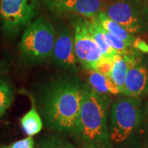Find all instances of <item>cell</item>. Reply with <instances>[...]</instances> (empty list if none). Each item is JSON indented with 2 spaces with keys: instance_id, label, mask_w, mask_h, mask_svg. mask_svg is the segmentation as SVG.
Wrapping results in <instances>:
<instances>
[{
  "instance_id": "1",
  "label": "cell",
  "mask_w": 148,
  "mask_h": 148,
  "mask_svg": "<svg viewBox=\"0 0 148 148\" xmlns=\"http://www.w3.org/2000/svg\"><path fill=\"white\" fill-rule=\"evenodd\" d=\"M85 85L77 77H60L40 87L35 100L49 129L74 138Z\"/></svg>"
},
{
  "instance_id": "2",
  "label": "cell",
  "mask_w": 148,
  "mask_h": 148,
  "mask_svg": "<svg viewBox=\"0 0 148 148\" xmlns=\"http://www.w3.org/2000/svg\"><path fill=\"white\" fill-rule=\"evenodd\" d=\"M110 101L85 85L77 132L74 136L82 146L90 148H113L110 140Z\"/></svg>"
},
{
  "instance_id": "3",
  "label": "cell",
  "mask_w": 148,
  "mask_h": 148,
  "mask_svg": "<svg viewBox=\"0 0 148 148\" xmlns=\"http://www.w3.org/2000/svg\"><path fill=\"white\" fill-rule=\"evenodd\" d=\"M143 102L138 97L124 96L112 103L110 110V140L113 148H132L143 126Z\"/></svg>"
},
{
  "instance_id": "4",
  "label": "cell",
  "mask_w": 148,
  "mask_h": 148,
  "mask_svg": "<svg viewBox=\"0 0 148 148\" xmlns=\"http://www.w3.org/2000/svg\"><path fill=\"white\" fill-rule=\"evenodd\" d=\"M56 32L53 25L39 17L25 29L18 45L21 59L27 64H38L53 53Z\"/></svg>"
},
{
  "instance_id": "5",
  "label": "cell",
  "mask_w": 148,
  "mask_h": 148,
  "mask_svg": "<svg viewBox=\"0 0 148 148\" xmlns=\"http://www.w3.org/2000/svg\"><path fill=\"white\" fill-rule=\"evenodd\" d=\"M102 12L132 35L148 32V4L145 0H107Z\"/></svg>"
},
{
  "instance_id": "6",
  "label": "cell",
  "mask_w": 148,
  "mask_h": 148,
  "mask_svg": "<svg viewBox=\"0 0 148 148\" xmlns=\"http://www.w3.org/2000/svg\"><path fill=\"white\" fill-rule=\"evenodd\" d=\"M36 0H0V21L7 39L15 40L36 14Z\"/></svg>"
},
{
  "instance_id": "7",
  "label": "cell",
  "mask_w": 148,
  "mask_h": 148,
  "mask_svg": "<svg viewBox=\"0 0 148 148\" xmlns=\"http://www.w3.org/2000/svg\"><path fill=\"white\" fill-rule=\"evenodd\" d=\"M74 27V48L77 61L85 70L95 71L103 55L94 38L88 31L86 20L76 18Z\"/></svg>"
},
{
  "instance_id": "8",
  "label": "cell",
  "mask_w": 148,
  "mask_h": 148,
  "mask_svg": "<svg viewBox=\"0 0 148 148\" xmlns=\"http://www.w3.org/2000/svg\"><path fill=\"white\" fill-rule=\"evenodd\" d=\"M52 62L59 69L70 73H77V58L74 48V34L69 27L60 28L56 32V39L52 53Z\"/></svg>"
},
{
  "instance_id": "9",
  "label": "cell",
  "mask_w": 148,
  "mask_h": 148,
  "mask_svg": "<svg viewBox=\"0 0 148 148\" xmlns=\"http://www.w3.org/2000/svg\"><path fill=\"white\" fill-rule=\"evenodd\" d=\"M139 52L140 51L132 47L128 49L130 64L123 94L126 96L139 98L147 90L148 82L147 69L141 59L142 57L140 56Z\"/></svg>"
},
{
  "instance_id": "10",
  "label": "cell",
  "mask_w": 148,
  "mask_h": 148,
  "mask_svg": "<svg viewBox=\"0 0 148 148\" xmlns=\"http://www.w3.org/2000/svg\"><path fill=\"white\" fill-rule=\"evenodd\" d=\"M107 0H50L48 6L58 14H73L93 19L103 11Z\"/></svg>"
},
{
  "instance_id": "11",
  "label": "cell",
  "mask_w": 148,
  "mask_h": 148,
  "mask_svg": "<svg viewBox=\"0 0 148 148\" xmlns=\"http://www.w3.org/2000/svg\"><path fill=\"white\" fill-rule=\"evenodd\" d=\"M128 49L124 53H117L113 58V68L111 71L110 78L118 86L120 94H123L124 83L130 64Z\"/></svg>"
},
{
  "instance_id": "12",
  "label": "cell",
  "mask_w": 148,
  "mask_h": 148,
  "mask_svg": "<svg viewBox=\"0 0 148 148\" xmlns=\"http://www.w3.org/2000/svg\"><path fill=\"white\" fill-rule=\"evenodd\" d=\"M32 106L31 109L27 112L20 119L21 129L29 137H33L38 134L42 130L44 122L37 109L35 98L30 95Z\"/></svg>"
},
{
  "instance_id": "13",
  "label": "cell",
  "mask_w": 148,
  "mask_h": 148,
  "mask_svg": "<svg viewBox=\"0 0 148 148\" xmlns=\"http://www.w3.org/2000/svg\"><path fill=\"white\" fill-rule=\"evenodd\" d=\"M94 19L105 31L110 32L118 38L121 39L122 40L127 43L130 46H132L135 40L137 39L134 35L129 33L120 24H119L117 21H114L110 16H107L104 12H101Z\"/></svg>"
},
{
  "instance_id": "14",
  "label": "cell",
  "mask_w": 148,
  "mask_h": 148,
  "mask_svg": "<svg viewBox=\"0 0 148 148\" xmlns=\"http://www.w3.org/2000/svg\"><path fill=\"white\" fill-rule=\"evenodd\" d=\"M89 86L92 90L101 95H107L108 93L120 94L118 86L110 77H106L97 71H90L88 77Z\"/></svg>"
},
{
  "instance_id": "15",
  "label": "cell",
  "mask_w": 148,
  "mask_h": 148,
  "mask_svg": "<svg viewBox=\"0 0 148 148\" xmlns=\"http://www.w3.org/2000/svg\"><path fill=\"white\" fill-rule=\"evenodd\" d=\"M86 25L90 35L94 38L95 42L101 50L103 58H110L113 60L117 52L108 45L104 34V29L98 24V22L94 18L91 19L90 21L86 20Z\"/></svg>"
},
{
  "instance_id": "16",
  "label": "cell",
  "mask_w": 148,
  "mask_h": 148,
  "mask_svg": "<svg viewBox=\"0 0 148 148\" xmlns=\"http://www.w3.org/2000/svg\"><path fill=\"white\" fill-rule=\"evenodd\" d=\"M15 98V90L8 80L0 78V119L5 114Z\"/></svg>"
},
{
  "instance_id": "17",
  "label": "cell",
  "mask_w": 148,
  "mask_h": 148,
  "mask_svg": "<svg viewBox=\"0 0 148 148\" xmlns=\"http://www.w3.org/2000/svg\"><path fill=\"white\" fill-rule=\"evenodd\" d=\"M35 148H77L73 143L57 135L49 134L40 138Z\"/></svg>"
},
{
  "instance_id": "18",
  "label": "cell",
  "mask_w": 148,
  "mask_h": 148,
  "mask_svg": "<svg viewBox=\"0 0 148 148\" xmlns=\"http://www.w3.org/2000/svg\"><path fill=\"white\" fill-rule=\"evenodd\" d=\"M104 34L106 36V40L108 45L110 46L114 50H115L117 53H124L126 52L129 48L132 47L130 46L129 45H127V43L124 42L123 40H122L121 39L118 38L114 35L111 34L110 32H106L104 30Z\"/></svg>"
},
{
  "instance_id": "19",
  "label": "cell",
  "mask_w": 148,
  "mask_h": 148,
  "mask_svg": "<svg viewBox=\"0 0 148 148\" xmlns=\"http://www.w3.org/2000/svg\"><path fill=\"white\" fill-rule=\"evenodd\" d=\"M36 144L32 137L27 138L16 141L8 145H0V148H35Z\"/></svg>"
},
{
  "instance_id": "20",
  "label": "cell",
  "mask_w": 148,
  "mask_h": 148,
  "mask_svg": "<svg viewBox=\"0 0 148 148\" xmlns=\"http://www.w3.org/2000/svg\"><path fill=\"white\" fill-rule=\"evenodd\" d=\"M112 68H113V60L110 59V58H102L100 63L97 65L95 71L101 73V74L105 75L106 77H110Z\"/></svg>"
},
{
  "instance_id": "21",
  "label": "cell",
  "mask_w": 148,
  "mask_h": 148,
  "mask_svg": "<svg viewBox=\"0 0 148 148\" xmlns=\"http://www.w3.org/2000/svg\"><path fill=\"white\" fill-rule=\"evenodd\" d=\"M132 47L136 49L138 51H140V52L148 53L147 43H146L141 39H136L134 43H133V45H132Z\"/></svg>"
},
{
  "instance_id": "22",
  "label": "cell",
  "mask_w": 148,
  "mask_h": 148,
  "mask_svg": "<svg viewBox=\"0 0 148 148\" xmlns=\"http://www.w3.org/2000/svg\"><path fill=\"white\" fill-rule=\"evenodd\" d=\"M79 148H90V147H83V146H81Z\"/></svg>"
},
{
  "instance_id": "23",
  "label": "cell",
  "mask_w": 148,
  "mask_h": 148,
  "mask_svg": "<svg viewBox=\"0 0 148 148\" xmlns=\"http://www.w3.org/2000/svg\"><path fill=\"white\" fill-rule=\"evenodd\" d=\"M145 1H146V2L147 3V4H148V0H145Z\"/></svg>"
},
{
  "instance_id": "24",
  "label": "cell",
  "mask_w": 148,
  "mask_h": 148,
  "mask_svg": "<svg viewBox=\"0 0 148 148\" xmlns=\"http://www.w3.org/2000/svg\"><path fill=\"white\" fill-rule=\"evenodd\" d=\"M54 1H60V0H54Z\"/></svg>"
}]
</instances>
